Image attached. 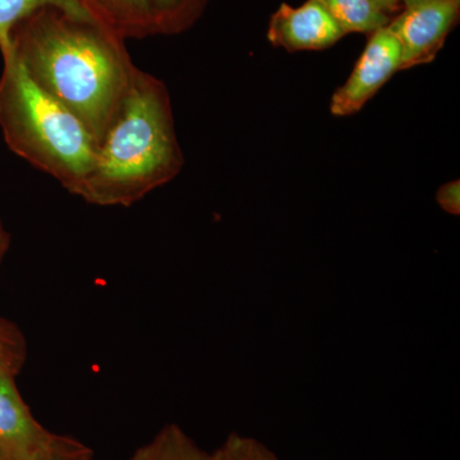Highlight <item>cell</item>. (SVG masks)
Returning <instances> with one entry per match:
<instances>
[{"label":"cell","mask_w":460,"mask_h":460,"mask_svg":"<svg viewBox=\"0 0 460 460\" xmlns=\"http://www.w3.org/2000/svg\"><path fill=\"white\" fill-rule=\"evenodd\" d=\"M12 56L33 83L84 123L96 145L137 69L120 36L56 7L39 9L14 27Z\"/></svg>","instance_id":"cell-1"},{"label":"cell","mask_w":460,"mask_h":460,"mask_svg":"<svg viewBox=\"0 0 460 460\" xmlns=\"http://www.w3.org/2000/svg\"><path fill=\"white\" fill-rule=\"evenodd\" d=\"M459 16L460 0H423L393 18L387 26L402 47L401 71L435 60Z\"/></svg>","instance_id":"cell-5"},{"label":"cell","mask_w":460,"mask_h":460,"mask_svg":"<svg viewBox=\"0 0 460 460\" xmlns=\"http://www.w3.org/2000/svg\"><path fill=\"white\" fill-rule=\"evenodd\" d=\"M347 33L319 0L299 7L281 3L271 14L266 38L272 47L289 53L319 51L334 47Z\"/></svg>","instance_id":"cell-7"},{"label":"cell","mask_w":460,"mask_h":460,"mask_svg":"<svg viewBox=\"0 0 460 460\" xmlns=\"http://www.w3.org/2000/svg\"><path fill=\"white\" fill-rule=\"evenodd\" d=\"M345 33H368L386 26L390 17L372 0H319Z\"/></svg>","instance_id":"cell-11"},{"label":"cell","mask_w":460,"mask_h":460,"mask_svg":"<svg viewBox=\"0 0 460 460\" xmlns=\"http://www.w3.org/2000/svg\"><path fill=\"white\" fill-rule=\"evenodd\" d=\"M0 460H5V459H4V458H3V456H0Z\"/></svg>","instance_id":"cell-19"},{"label":"cell","mask_w":460,"mask_h":460,"mask_svg":"<svg viewBox=\"0 0 460 460\" xmlns=\"http://www.w3.org/2000/svg\"><path fill=\"white\" fill-rule=\"evenodd\" d=\"M27 341L13 321L0 316V376L16 378L27 361Z\"/></svg>","instance_id":"cell-13"},{"label":"cell","mask_w":460,"mask_h":460,"mask_svg":"<svg viewBox=\"0 0 460 460\" xmlns=\"http://www.w3.org/2000/svg\"><path fill=\"white\" fill-rule=\"evenodd\" d=\"M0 129L16 155L77 195L98 145L84 123L33 83L13 56L3 60L0 75Z\"/></svg>","instance_id":"cell-3"},{"label":"cell","mask_w":460,"mask_h":460,"mask_svg":"<svg viewBox=\"0 0 460 460\" xmlns=\"http://www.w3.org/2000/svg\"><path fill=\"white\" fill-rule=\"evenodd\" d=\"M45 7L63 9L74 16L93 20L80 0H0V54L3 60L12 57L14 27L33 12Z\"/></svg>","instance_id":"cell-9"},{"label":"cell","mask_w":460,"mask_h":460,"mask_svg":"<svg viewBox=\"0 0 460 460\" xmlns=\"http://www.w3.org/2000/svg\"><path fill=\"white\" fill-rule=\"evenodd\" d=\"M423 0H402V7H411V5L419 4Z\"/></svg>","instance_id":"cell-18"},{"label":"cell","mask_w":460,"mask_h":460,"mask_svg":"<svg viewBox=\"0 0 460 460\" xmlns=\"http://www.w3.org/2000/svg\"><path fill=\"white\" fill-rule=\"evenodd\" d=\"M384 13L389 14L398 12L402 7V0H372Z\"/></svg>","instance_id":"cell-17"},{"label":"cell","mask_w":460,"mask_h":460,"mask_svg":"<svg viewBox=\"0 0 460 460\" xmlns=\"http://www.w3.org/2000/svg\"><path fill=\"white\" fill-rule=\"evenodd\" d=\"M129 460H213L184 432L181 426L169 423L148 443L142 445Z\"/></svg>","instance_id":"cell-10"},{"label":"cell","mask_w":460,"mask_h":460,"mask_svg":"<svg viewBox=\"0 0 460 460\" xmlns=\"http://www.w3.org/2000/svg\"><path fill=\"white\" fill-rule=\"evenodd\" d=\"M9 247H11V233L5 228L2 219H0V269L7 256Z\"/></svg>","instance_id":"cell-16"},{"label":"cell","mask_w":460,"mask_h":460,"mask_svg":"<svg viewBox=\"0 0 460 460\" xmlns=\"http://www.w3.org/2000/svg\"><path fill=\"white\" fill-rule=\"evenodd\" d=\"M210 0H150L156 35L189 31L205 13Z\"/></svg>","instance_id":"cell-12"},{"label":"cell","mask_w":460,"mask_h":460,"mask_svg":"<svg viewBox=\"0 0 460 460\" xmlns=\"http://www.w3.org/2000/svg\"><path fill=\"white\" fill-rule=\"evenodd\" d=\"M184 163L168 87L137 66L75 196L102 208H129L175 180Z\"/></svg>","instance_id":"cell-2"},{"label":"cell","mask_w":460,"mask_h":460,"mask_svg":"<svg viewBox=\"0 0 460 460\" xmlns=\"http://www.w3.org/2000/svg\"><path fill=\"white\" fill-rule=\"evenodd\" d=\"M401 65L402 47L389 26L372 32L352 74L332 96V114L344 118L361 111L381 87L401 71Z\"/></svg>","instance_id":"cell-6"},{"label":"cell","mask_w":460,"mask_h":460,"mask_svg":"<svg viewBox=\"0 0 460 460\" xmlns=\"http://www.w3.org/2000/svg\"><path fill=\"white\" fill-rule=\"evenodd\" d=\"M0 456L5 460H93L86 444L45 429L33 417L16 378L0 376Z\"/></svg>","instance_id":"cell-4"},{"label":"cell","mask_w":460,"mask_h":460,"mask_svg":"<svg viewBox=\"0 0 460 460\" xmlns=\"http://www.w3.org/2000/svg\"><path fill=\"white\" fill-rule=\"evenodd\" d=\"M436 202L445 213L459 217L460 215V181H447L436 192Z\"/></svg>","instance_id":"cell-15"},{"label":"cell","mask_w":460,"mask_h":460,"mask_svg":"<svg viewBox=\"0 0 460 460\" xmlns=\"http://www.w3.org/2000/svg\"><path fill=\"white\" fill-rule=\"evenodd\" d=\"M93 20L123 40L156 35L150 0H80Z\"/></svg>","instance_id":"cell-8"},{"label":"cell","mask_w":460,"mask_h":460,"mask_svg":"<svg viewBox=\"0 0 460 460\" xmlns=\"http://www.w3.org/2000/svg\"><path fill=\"white\" fill-rule=\"evenodd\" d=\"M213 460H279L262 441L251 436L232 432L215 452Z\"/></svg>","instance_id":"cell-14"}]
</instances>
